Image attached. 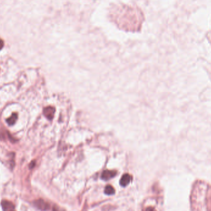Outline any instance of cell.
Here are the masks:
<instances>
[{"mask_svg": "<svg viewBox=\"0 0 211 211\" xmlns=\"http://www.w3.org/2000/svg\"><path fill=\"white\" fill-rule=\"evenodd\" d=\"M34 166H35V162H32L30 164V168H33Z\"/></svg>", "mask_w": 211, "mask_h": 211, "instance_id": "obj_11", "label": "cell"}, {"mask_svg": "<svg viewBox=\"0 0 211 211\" xmlns=\"http://www.w3.org/2000/svg\"><path fill=\"white\" fill-rule=\"evenodd\" d=\"M4 46V41H3V40L0 39V50H1Z\"/></svg>", "mask_w": 211, "mask_h": 211, "instance_id": "obj_10", "label": "cell"}, {"mask_svg": "<svg viewBox=\"0 0 211 211\" xmlns=\"http://www.w3.org/2000/svg\"><path fill=\"white\" fill-rule=\"evenodd\" d=\"M131 177L129 174H124L122 177V178H121V179L120 180V185L122 186H123V187L127 186L130 183V182L131 181Z\"/></svg>", "mask_w": 211, "mask_h": 211, "instance_id": "obj_6", "label": "cell"}, {"mask_svg": "<svg viewBox=\"0 0 211 211\" xmlns=\"http://www.w3.org/2000/svg\"><path fill=\"white\" fill-rule=\"evenodd\" d=\"M144 211H156V210L153 207H148L147 208H146Z\"/></svg>", "mask_w": 211, "mask_h": 211, "instance_id": "obj_9", "label": "cell"}, {"mask_svg": "<svg viewBox=\"0 0 211 211\" xmlns=\"http://www.w3.org/2000/svg\"><path fill=\"white\" fill-rule=\"evenodd\" d=\"M17 119H18V114L17 113H13L12 115L10 118L6 119V122L9 125L12 126L16 123Z\"/></svg>", "mask_w": 211, "mask_h": 211, "instance_id": "obj_7", "label": "cell"}, {"mask_svg": "<svg viewBox=\"0 0 211 211\" xmlns=\"http://www.w3.org/2000/svg\"><path fill=\"white\" fill-rule=\"evenodd\" d=\"M114 13L116 14V17H114L115 20L121 18V20L115 22L117 24L126 19L120 27H139L142 24L140 12L135 8L127 6H119Z\"/></svg>", "mask_w": 211, "mask_h": 211, "instance_id": "obj_1", "label": "cell"}, {"mask_svg": "<svg viewBox=\"0 0 211 211\" xmlns=\"http://www.w3.org/2000/svg\"><path fill=\"white\" fill-rule=\"evenodd\" d=\"M2 206L3 211H14L15 206L11 202L7 200L2 201Z\"/></svg>", "mask_w": 211, "mask_h": 211, "instance_id": "obj_3", "label": "cell"}, {"mask_svg": "<svg viewBox=\"0 0 211 211\" xmlns=\"http://www.w3.org/2000/svg\"><path fill=\"white\" fill-rule=\"evenodd\" d=\"M104 193L107 195H112L115 193V189L111 185H107L104 189Z\"/></svg>", "mask_w": 211, "mask_h": 211, "instance_id": "obj_8", "label": "cell"}, {"mask_svg": "<svg viewBox=\"0 0 211 211\" xmlns=\"http://www.w3.org/2000/svg\"><path fill=\"white\" fill-rule=\"evenodd\" d=\"M116 174H117V172L115 170H106L103 172L101 175V178L104 180H109L114 178L116 175Z\"/></svg>", "mask_w": 211, "mask_h": 211, "instance_id": "obj_4", "label": "cell"}, {"mask_svg": "<svg viewBox=\"0 0 211 211\" xmlns=\"http://www.w3.org/2000/svg\"><path fill=\"white\" fill-rule=\"evenodd\" d=\"M34 205L41 210H47L49 209V204L45 202L44 200L40 199L33 201Z\"/></svg>", "mask_w": 211, "mask_h": 211, "instance_id": "obj_2", "label": "cell"}, {"mask_svg": "<svg viewBox=\"0 0 211 211\" xmlns=\"http://www.w3.org/2000/svg\"></svg>", "mask_w": 211, "mask_h": 211, "instance_id": "obj_12", "label": "cell"}, {"mask_svg": "<svg viewBox=\"0 0 211 211\" xmlns=\"http://www.w3.org/2000/svg\"><path fill=\"white\" fill-rule=\"evenodd\" d=\"M54 112H55L54 108L53 107H51V106L47 107L45 108L43 110L44 115L49 120H51L53 118Z\"/></svg>", "mask_w": 211, "mask_h": 211, "instance_id": "obj_5", "label": "cell"}]
</instances>
